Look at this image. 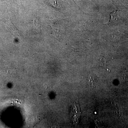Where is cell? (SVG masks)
<instances>
[{"mask_svg":"<svg viewBox=\"0 0 128 128\" xmlns=\"http://www.w3.org/2000/svg\"><path fill=\"white\" fill-rule=\"evenodd\" d=\"M34 26L36 28L37 30L39 31L40 30V22L38 20V19L37 18H34Z\"/></svg>","mask_w":128,"mask_h":128,"instance_id":"277c9868","label":"cell"},{"mask_svg":"<svg viewBox=\"0 0 128 128\" xmlns=\"http://www.w3.org/2000/svg\"><path fill=\"white\" fill-rule=\"evenodd\" d=\"M71 118L74 124L78 123V119L80 118L81 112L79 105L76 104L72 106L71 112Z\"/></svg>","mask_w":128,"mask_h":128,"instance_id":"6da1fadb","label":"cell"},{"mask_svg":"<svg viewBox=\"0 0 128 128\" xmlns=\"http://www.w3.org/2000/svg\"><path fill=\"white\" fill-rule=\"evenodd\" d=\"M120 19L119 12L115 10L110 14V19L108 25H112L117 22Z\"/></svg>","mask_w":128,"mask_h":128,"instance_id":"7a4b0ae2","label":"cell"},{"mask_svg":"<svg viewBox=\"0 0 128 128\" xmlns=\"http://www.w3.org/2000/svg\"><path fill=\"white\" fill-rule=\"evenodd\" d=\"M9 27H10L9 28L11 31L12 32L17 36L18 37V38H21L22 37H23V34L18 30V29L16 27V26L14 24H12V23L10 24Z\"/></svg>","mask_w":128,"mask_h":128,"instance_id":"3957f363","label":"cell"}]
</instances>
